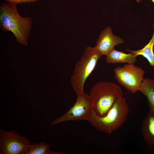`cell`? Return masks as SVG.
I'll use <instances>...</instances> for the list:
<instances>
[{
  "mask_svg": "<svg viewBox=\"0 0 154 154\" xmlns=\"http://www.w3.org/2000/svg\"><path fill=\"white\" fill-rule=\"evenodd\" d=\"M17 4L3 3L0 5V28L4 31H10L19 43L27 45L33 21L29 17H23L19 14Z\"/></svg>",
  "mask_w": 154,
  "mask_h": 154,
  "instance_id": "cell-1",
  "label": "cell"
},
{
  "mask_svg": "<svg viewBox=\"0 0 154 154\" xmlns=\"http://www.w3.org/2000/svg\"><path fill=\"white\" fill-rule=\"evenodd\" d=\"M89 95L94 112L98 116H106L113 105L123 97L120 86L112 82H99L94 84Z\"/></svg>",
  "mask_w": 154,
  "mask_h": 154,
  "instance_id": "cell-2",
  "label": "cell"
},
{
  "mask_svg": "<svg viewBox=\"0 0 154 154\" xmlns=\"http://www.w3.org/2000/svg\"><path fill=\"white\" fill-rule=\"evenodd\" d=\"M129 111L126 99L123 97L116 102L106 116H99L94 111L88 121L97 130L110 134L125 122Z\"/></svg>",
  "mask_w": 154,
  "mask_h": 154,
  "instance_id": "cell-3",
  "label": "cell"
},
{
  "mask_svg": "<svg viewBox=\"0 0 154 154\" xmlns=\"http://www.w3.org/2000/svg\"><path fill=\"white\" fill-rule=\"evenodd\" d=\"M102 56L95 46H88L85 49L82 56L75 65L70 80L71 86L76 95L84 93V83Z\"/></svg>",
  "mask_w": 154,
  "mask_h": 154,
  "instance_id": "cell-4",
  "label": "cell"
},
{
  "mask_svg": "<svg viewBox=\"0 0 154 154\" xmlns=\"http://www.w3.org/2000/svg\"><path fill=\"white\" fill-rule=\"evenodd\" d=\"M94 111L92 99L84 93L77 95L76 101L64 114L53 121L51 125L69 121L86 120L91 117Z\"/></svg>",
  "mask_w": 154,
  "mask_h": 154,
  "instance_id": "cell-5",
  "label": "cell"
},
{
  "mask_svg": "<svg viewBox=\"0 0 154 154\" xmlns=\"http://www.w3.org/2000/svg\"><path fill=\"white\" fill-rule=\"evenodd\" d=\"M115 78L122 86L133 94L139 91L145 72L134 64H126L114 69Z\"/></svg>",
  "mask_w": 154,
  "mask_h": 154,
  "instance_id": "cell-6",
  "label": "cell"
},
{
  "mask_svg": "<svg viewBox=\"0 0 154 154\" xmlns=\"http://www.w3.org/2000/svg\"><path fill=\"white\" fill-rule=\"evenodd\" d=\"M31 143L28 138L15 131L0 129V154H26L30 149Z\"/></svg>",
  "mask_w": 154,
  "mask_h": 154,
  "instance_id": "cell-7",
  "label": "cell"
},
{
  "mask_svg": "<svg viewBox=\"0 0 154 154\" xmlns=\"http://www.w3.org/2000/svg\"><path fill=\"white\" fill-rule=\"evenodd\" d=\"M123 42V39L114 35L112 28L107 26L101 32L95 47L100 55L106 56L115 46Z\"/></svg>",
  "mask_w": 154,
  "mask_h": 154,
  "instance_id": "cell-8",
  "label": "cell"
},
{
  "mask_svg": "<svg viewBox=\"0 0 154 154\" xmlns=\"http://www.w3.org/2000/svg\"><path fill=\"white\" fill-rule=\"evenodd\" d=\"M141 130L145 143L154 145V112L149 111L147 114L142 123Z\"/></svg>",
  "mask_w": 154,
  "mask_h": 154,
  "instance_id": "cell-9",
  "label": "cell"
},
{
  "mask_svg": "<svg viewBox=\"0 0 154 154\" xmlns=\"http://www.w3.org/2000/svg\"><path fill=\"white\" fill-rule=\"evenodd\" d=\"M137 56L132 53L129 52V54H126L114 48L106 55V61L109 64H134L137 60Z\"/></svg>",
  "mask_w": 154,
  "mask_h": 154,
  "instance_id": "cell-10",
  "label": "cell"
},
{
  "mask_svg": "<svg viewBox=\"0 0 154 154\" xmlns=\"http://www.w3.org/2000/svg\"><path fill=\"white\" fill-rule=\"evenodd\" d=\"M138 91L147 97L149 111L154 112V79L144 78Z\"/></svg>",
  "mask_w": 154,
  "mask_h": 154,
  "instance_id": "cell-11",
  "label": "cell"
},
{
  "mask_svg": "<svg viewBox=\"0 0 154 154\" xmlns=\"http://www.w3.org/2000/svg\"><path fill=\"white\" fill-rule=\"evenodd\" d=\"M153 32L151 39L149 43L141 49L135 50H131L128 49L125 50L130 52L132 53L137 56L141 55L146 58L149 62L150 65L154 66V53L153 46L154 45V24L153 25Z\"/></svg>",
  "mask_w": 154,
  "mask_h": 154,
  "instance_id": "cell-12",
  "label": "cell"
},
{
  "mask_svg": "<svg viewBox=\"0 0 154 154\" xmlns=\"http://www.w3.org/2000/svg\"><path fill=\"white\" fill-rule=\"evenodd\" d=\"M50 145L44 142L31 144L30 149L26 154H65L64 152L53 151L50 150Z\"/></svg>",
  "mask_w": 154,
  "mask_h": 154,
  "instance_id": "cell-13",
  "label": "cell"
},
{
  "mask_svg": "<svg viewBox=\"0 0 154 154\" xmlns=\"http://www.w3.org/2000/svg\"><path fill=\"white\" fill-rule=\"evenodd\" d=\"M9 2L14 3L23 4L33 3L39 0H4Z\"/></svg>",
  "mask_w": 154,
  "mask_h": 154,
  "instance_id": "cell-14",
  "label": "cell"
},
{
  "mask_svg": "<svg viewBox=\"0 0 154 154\" xmlns=\"http://www.w3.org/2000/svg\"><path fill=\"white\" fill-rule=\"evenodd\" d=\"M136 1L137 3H139L142 0H136ZM151 1H152L153 4H154V0H151Z\"/></svg>",
  "mask_w": 154,
  "mask_h": 154,
  "instance_id": "cell-15",
  "label": "cell"
}]
</instances>
